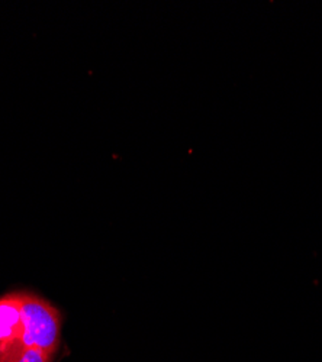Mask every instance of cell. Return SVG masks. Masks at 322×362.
Wrapping results in <instances>:
<instances>
[{"label": "cell", "mask_w": 322, "mask_h": 362, "mask_svg": "<svg viewBox=\"0 0 322 362\" xmlns=\"http://www.w3.org/2000/svg\"><path fill=\"white\" fill-rule=\"evenodd\" d=\"M23 335L19 339L23 346L37 348L50 355L60 344L62 315L47 300L22 293Z\"/></svg>", "instance_id": "1"}, {"label": "cell", "mask_w": 322, "mask_h": 362, "mask_svg": "<svg viewBox=\"0 0 322 362\" xmlns=\"http://www.w3.org/2000/svg\"><path fill=\"white\" fill-rule=\"evenodd\" d=\"M51 356L41 349L23 346L19 339L0 346V362H51Z\"/></svg>", "instance_id": "3"}, {"label": "cell", "mask_w": 322, "mask_h": 362, "mask_svg": "<svg viewBox=\"0 0 322 362\" xmlns=\"http://www.w3.org/2000/svg\"><path fill=\"white\" fill-rule=\"evenodd\" d=\"M22 335V293H12L0 297V346L21 339Z\"/></svg>", "instance_id": "2"}]
</instances>
